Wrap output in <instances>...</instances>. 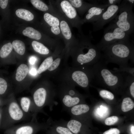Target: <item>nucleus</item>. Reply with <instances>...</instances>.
I'll list each match as a JSON object with an SVG mask.
<instances>
[{"label":"nucleus","mask_w":134,"mask_h":134,"mask_svg":"<svg viewBox=\"0 0 134 134\" xmlns=\"http://www.w3.org/2000/svg\"><path fill=\"white\" fill-rule=\"evenodd\" d=\"M129 35L112 23L105 29L102 37L96 45L101 51L105 47L118 42L130 40Z\"/></svg>","instance_id":"obj_5"},{"label":"nucleus","mask_w":134,"mask_h":134,"mask_svg":"<svg viewBox=\"0 0 134 134\" xmlns=\"http://www.w3.org/2000/svg\"><path fill=\"white\" fill-rule=\"evenodd\" d=\"M89 109V106L87 104H77L70 108V112L73 116H78L87 113Z\"/></svg>","instance_id":"obj_14"},{"label":"nucleus","mask_w":134,"mask_h":134,"mask_svg":"<svg viewBox=\"0 0 134 134\" xmlns=\"http://www.w3.org/2000/svg\"><path fill=\"white\" fill-rule=\"evenodd\" d=\"M13 47L16 52L20 55H23L25 53V46L24 43L19 40H15L12 43Z\"/></svg>","instance_id":"obj_21"},{"label":"nucleus","mask_w":134,"mask_h":134,"mask_svg":"<svg viewBox=\"0 0 134 134\" xmlns=\"http://www.w3.org/2000/svg\"><path fill=\"white\" fill-rule=\"evenodd\" d=\"M61 61V59L58 58L53 61L48 68L50 71H52L56 69L59 65Z\"/></svg>","instance_id":"obj_33"},{"label":"nucleus","mask_w":134,"mask_h":134,"mask_svg":"<svg viewBox=\"0 0 134 134\" xmlns=\"http://www.w3.org/2000/svg\"><path fill=\"white\" fill-rule=\"evenodd\" d=\"M12 49V44L10 42L4 45L0 50V57L3 59L7 57L11 52Z\"/></svg>","instance_id":"obj_26"},{"label":"nucleus","mask_w":134,"mask_h":134,"mask_svg":"<svg viewBox=\"0 0 134 134\" xmlns=\"http://www.w3.org/2000/svg\"><path fill=\"white\" fill-rule=\"evenodd\" d=\"M70 3L73 7L79 9L80 12L83 13L88 9L89 5V3H84L81 0H70Z\"/></svg>","instance_id":"obj_20"},{"label":"nucleus","mask_w":134,"mask_h":134,"mask_svg":"<svg viewBox=\"0 0 134 134\" xmlns=\"http://www.w3.org/2000/svg\"><path fill=\"white\" fill-rule=\"evenodd\" d=\"M31 2L35 7L39 10L45 11L48 9V7L47 5L40 0H31Z\"/></svg>","instance_id":"obj_28"},{"label":"nucleus","mask_w":134,"mask_h":134,"mask_svg":"<svg viewBox=\"0 0 134 134\" xmlns=\"http://www.w3.org/2000/svg\"><path fill=\"white\" fill-rule=\"evenodd\" d=\"M51 30L53 34L56 35L59 34L60 32L59 27L57 26H54L52 27Z\"/></svg>","instance_id":"obj_35"},{"label":"nucleus","mask_w":134,"mask_h":134,"mask_svg":"<svg viewBox=\"0 0 134 134\" xmlns=\"http://www.w3.org/2000/svg\"><path fill=\"white\" fill-rule=\"evenodd\" d=\"M119 67V68H114L111 70L114 72L125 73L134 76V67H132L129 65Z\"/></svg>","instance_id":"obj_24"},{"label":"nucleus","mask_w":134,"mask_h":134,"mask_svg":"<svg viewBox=\"0 0 134 134\" xmlns=\"http://www.w3.org/2000/svg\"><path fill=\"white\" fill-rule=\"evenodd\" d=\"M82 44V47L77 58V62L81 65L89 64L92 66L101 58V50L96 45L92 44L89 41Z\"/></svg>","instance_id":"obj_6"},{"label":"nucleus","mask_w":134,"mask_h":134,"mask_svg":"<svg viewBox=\"0 0 134 134\" xmlns=\"http://www.w3.org/2000/svg\"><path fill=\"white\" fill-rule=\"evenodd\" d=\"M8 0H0V6L2 9L5 8L7 6Z\"/></svg>","instance_id":"obj_36"},{"label":"nucleus","mask_w":134,"mask_h":134,"mask_svg":"<svg viewBox=\"0 0 134 134\" xmlns=\"http://www.w3.org/2000/svg\"><path fill=\"white\" fill-rule=\"evenodd\" d=\"M68 93L69 95L72 96L75 95V93L74 90H71L69 91Z\"/></svg>","instance_id":"obj_41"},{"label":"nucleus","mask_w":134,"mask_h":134,"mask_svg":"<svg viewBox=\"0 0 134 134\" xmlns=\"http://www.w3.org/2000/svg\"><path fill=\"white\" fill-rule=\"evenodd\" d=\"M48 124L38 123L36 119H32L29 122L14 125L5 130V134H36L38 131L47 128Z\"/></svg>","instance_id":"obj_7"},{"label":"nucleus","mask_w":134,"mask_h":134,"mask_svg":"<svg viewBox=\"0 0 134 134\" xmlns=\"http://www.w3.org/2000/svg\"><path fill=\"white\" fill-rule=\"evenodd\" d=\"M36 60L37 59L35 57L32 56L29 58V62L30 64L33 65L34 64Z\"/></svg>","instance_id":"obj_37"},{"label":"nucleus","mask_w":134,"mask_h":134,"mask_svg":"<svg viewBox=\"0 0 134 134\" xmlns=\"http://www.w3.org/2000/svg\"><path fill=\"white\" fill-rule=\"evenodd\" d=\"M80 99L77 97H72L69 95H65L62 99L63 105L66 107L71 108L77 104Z\"/></svg>","instance_id":"obj_15"},{"label":"nucleus","mask_w":134,"mask_h":134,"mask_svg":"<svg viewBox=\"0 0 134 134\" xmlns=\"http://www.w3.org/2000/svg\"><path fill=\"white\" fill-rule=\"evenodd\" d=\"M2 107L0 108V129L1 126L2 117H3V108Z\"/></svg>","instance_id":"obj_40"},{"label":"nucleus","mask_w":134,"mask_h":134,"mask_svg":"<svg viewBox=\"0 0 134 134\" xmlns=\"http://www.w3.org/2000/svg\"><path fill=\"white\" fill-rule=\"evenodd\" d=\"M60 4L62 10L68 18H74L77 16V13L75 9L69 1L63 0Z\"/></svg>","instance_id":"obj_12"},{"label":"nucleus","mask_w":134,"mask_h":134,"mask_svg":"<svg viewBox=\"0 0 134 134\" xmlns=\"http://www.w3.org/2000/svg\"><path fill=\"white\" fill-rule=\"evenodd\" d=\"M99 93L100 96L105 99L112 100L114 98V96L110 91L105 89H101L99 91Z\"/></svg>","instance_id":"obj_29"},{"label":"nucleus","mask_w":134,"mask_h":134,"mask_svg":"<svg viewBox=\"0 0 134 134\" xmlns=\"http://www.w3.org/2000/svg\"><path fill=\"white\" fill-rule=\"evenodd\" d=\"M53 61L52 57L50 56L46 58L42 62L37 70L38 73L40 74L45 71Z\"/></svg>","instance_id":"obj_27"},{"label":"nucleus","mask_w":134,"mask_h":134,"mask_svg":"<svg viewBox=\"0 0 134 134\" xmlns=\"http://www.w3.org/2000/svg\"><path fill=\"white\" fill-rule=\"evenodd\" d=\"M37 71L35 68L32 67L30 70L29 73L32 76H35L37 74Z\"/></svg>","instance_id":"obj_38"},{"label":"nucleus","mask_w":134,"mask_h":134,"mask_svg":"<svg viewBox=\"0 0 134 134\" xmlns=\"http://www.w3.org/2000/svg\"><path fill=\"white\" fill-rule=\"evenodd\" d=\"M106 65L101 59L92 66L95 81L110 88L125 85L126 77L128 74L114 72Z\"/></svg>","instance_id":"obj_2"},{"label":"nucleus","mask_w":134,"mask_h":134,"mask_svg":"<svg viewBox=\"0 0 134 134\" xmlns=\"http://www.w3.org/2000/svg\"><path fill=\"white\" fill-rule=\"evenodd\" d=\"M134 126H133L131 128V132L132 134H134Z\"/></svg>","instance_id":"obj_42"},{"label":"nucleus","mask_w":134,"mask_h":134,"mask_svg":"<svg viewBox=\"0 0 134 134\" xmlns=\"http://www.w3.org/2000/svg\"><path fill=\"white\" fill-rule=\"evenodd\" d=\"M60 25L64 36L67 39H70L71 37V33L68 24L66 21L62 20L61 22Z\"/></svg>","instance_id":"obj_22"},{"label":"nucleus","mask_w":134,"mask_h":134,"mask_svg":"<svg viewBox=\"0 0 134 134\" xmlns=\"http://www.w3.org/2000/svg\"><path fill=\"white\" fill-rule=\"evenodd\" d=\"M134 107V102L130 98L126 97L123 99L121 105V109L123 112H128L132 109Z\"/></svg>","instance_id":"obj_23"},{"label":"nucleus","mask_w":134,"mask_h":134,"mask_svg":"<svg viewBox=\"0 0 134 134\" xmlns=\"http://www.w3.org/2000/svg\"><path fill=\"white\" fill-rule=\"evenodd\" d=\"M119 8L120 4L109 6L98 19L92 23L93 31L101 29L106 24L114 19L118 14Z\"/></svg>","instance_id":"obj_8"},{"label":"nucleus","mask_w":134,"mask_h":134,"mask_svg":"<svg viewBox=\"0 0 134 134\" xmlns=\"http://www.w3.org/2000/svg\"><path fill=\"white\" fill-rule=\"evenodd\" d=\"M109 6L102 4L95 5L91 7L88 9L84 21L92 23L96 21Z\"/></svg>","instance_id":"obj_9"},{"label":"nucleus","mask_w":134,"mask_h":134,"mask_svg":"<svg viewBox=\"0 0 134 134\" xmlns=\"http://www.w3.org/2000/svg\"><path fill=\"white\" fill-rule=\"evenodd\" d=\"M7 99H5L0 97V108L2 107L5 104Z\"/></svg>","instance_id":"obj_39"},{"label":"nucleus","mask_w":134,"mask_h":134,"mask_svg":"<svg viewBox=\"0 0 134 134\" xmlns=\"http://www.w3.org/2000/svg\"><path fill=\"white\" fill-rule=\"evenodd\" d=\"M2 108L3 117L0 129L5 130L17 123L32 119L23 112L18 103L13 99H7Z\"/></svg>","instance_id":"obj_3"},{"label":"nucleus","mask_w":134,"mask_h":134,"mask_svg":"<svg viewBox=\"0 0 134 134\" xmlns=\"http://www.w3.org/2000/svg\"><path fill=\"white\" fill-rule=\"evenodd\" d=\"M101 4L107 5H108L120 4L122 1L121 0H99Z\"/></svg>","instance_id":"obj_32"},{"label":"nucleus","mask_w":134,"mask_h":134,"mask_svg":"<svg viewBox=\"0 0 134 134\" xmlns=\"http://www.w3.org/2000/svg\"><path fill=\"white\" fill-rule=\"evenodd\" d=\"M7 88L6 81L3 78L0 77V97L2 98V96L5 94Z\"/></svg>","instance_id":"obj_30"},{"label":"nucleus","mask_w":134,"mask_h":134,"mask_svg":"<svg viewBox=\"0 0 134 134\" xmlns=\"http://www.w3.org/2000/svg\"><path fill=\"white\" fill-rule=\"evenodd\" d=\"M118 120L117 116H113L107 118L105 120V124L108 126L113 125L117 122Z\"/></svg>","instance_id":"obj_31"},{"label":"nucleus","mask_w":134,"mask_h":134,"mask_svg":"<svg viewBox=\"0 0 134 134\" xmlns=\"http://www.w3.org/2000/svg\"><path fill=\"white\" fill-rule=\"evenodd\" d=\"M48 127V134H73L66 126L55 124Z\"/></svg>","instance_id":"obj_13"},{"label":"nucleus","mask_w":134,"mask_h":134,"mask_svg":"<svg viewBox=\"0 0 134 134\" xmlns=\"http://www.w3.org/2000/svg\"><path fill=\"white\" fill-rule=\"evenodd\" d=\"M133 6L129 4L127 0L122 1L120 4L118 13L113 22V23L129 35L134 32Z\"/></svg>","instance_id":"obj_4"},{"label":"nucleus","mask_w":134,"mask_h":134,"mask_svg":"<svg viewBox=\"0 0 134 134\" xmlns=\"http://www.w3.org/2000/svg\"><path fill=\"white\" fill-rule=\"evenodd\" d=\"M44 18L46 22L50 26H59L60 22L58 19L48 13H45L44 15Z\"/></svg>","instance_id":"obj_25"},{"label":"nucleus","mask_w":134,"mask_h":134,"mask_svg":"<svg viewBox=\"0 0 134 134\" xmlns=\"http://www.w3.org/2000/svg\"><path fill=\"white\" fill-rule=\"evenodd\" d=\"M119 130L117 128H112L105 131L103 134H119Z\"/></svg>","instance_id":"obj_34"},{"label":"nucleus","mask_w":134,"mask_h":134,"mask_svg":"<svg viewBox=\"0 0 134 134\" xmlns=\"http://www.w3.org/2000/svg\"><path fill=\"white\" fill-rule=\"evenodd\" d=\"M87 72L81 70H77L72 73V77L73 80L80 86L84 88L87 87L90 82L94 79L93 72L88 74Z\"/></svg>","instance_id":"obj_10"},{"label":"nucleus","mask_w":134,"mask_h":134,"mask_svg":"<svg viewBox=\"0 0 134 134\" xmlns=\"http://www.w3.org/2000/svg\"><path fill=\"white\" fill-rule=\"evenodd\" d=\"M101 59L107 65L114 63L119 66L128 65L130 61L134 63V42L130 40L121 41L106 46L101 50Z\"/></svg>","instance_id":"obj_1"},{"label":"nucleus","mask_w":134,"mask_h":134,"mask_svg":"<svg viewBox=\"0 0 134 134\" xmlns=\"http://www.w3.org/2000/svg\"><path fill=\"white\" fill-rule=\"evenodd\" d=\"M29 70L28 66L24 64L20 65L16 70L15 78L18 81H20L26 77Z\"/></svg>","instance_id":"obj_16"},{"label":"nucleus","mask_w":134,"mask_h":134,"mask_svg":"<svg viewBox=\"0 0 134 134\" xmlns=\"http://www.w3.org/2000/svg\"><path fill=\"white\" fill-rule=\"evenodd\" d=\"M19 104L22 111L32 119L35 118L34 116L33 104L32 99L27 97L20 98Z\"/></svg>","instance_id":"obj_11"},{"label":"nucleus","mask_w":134,"mask_h":134,"mask_svg":"<svg viewBox=\"0 0 134 134\" xmlns=\"http://www.w3.org/2000/svg\"><path fill=\"white\" fill-rule=\"evenodd\" d=\"M32 45L34 51L40 54L47 55L49 53L48 49L41 43L34 41L32 42Z\"/></svg>","instance_id":"obj_19"},{"label":"nucleus","mask_w":134,"mask_h":134,"mask_svg":"<svg viewBox=\"0 0 134 134\" xmlns=\"http://www.w3.org/2000/svg\"><path fill=\"white\" fill-rule=\"evenodd\" d=\"M23 34L29 38L37 40L40 39L41 37V34L39 31L31 27L26 28L23 31Z\"/></svg>","instance_id":"obj_17"},{"label":"nucleus","mask_w":134,"mask_h":134,"mask_svg":"<svg viewBox=\"0 0 134 134\" xmlns=\"http://www.w3.org/2000/svg\"><path fill=\"white\" fill-rule=\"evenodd\" d=\"M15 13L18 17L28 21H32L34 18V15L31 12L25 9H18Z\"/></svg>","instance_id":"obj_18"}]
</instances>
